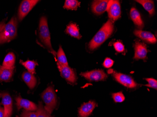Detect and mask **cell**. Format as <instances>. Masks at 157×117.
<instances>
[{
  "label": "cell",
  "mask_w": 157,
  "mask_h": 117,
  "mask_svg": "<svg viewBox=\"0 0 157 117\" xmlns=\"http://www.w3.org/2000/svg\"><path fill=\"white\" fill-rule=\"evenodd\" d=\"M66 32L71 36L78 39H80L82 37L79 31L78 26L76 24L70 23L69 24L66 29Z\"/></svg>",
  "instance_id": "20"
},
{
  "label": "cell",
  "mask_w": 157,
  "mask_h": 117,
  "mask_svg": "<svg viewBox=\"0 0 157 117\" xmlns=\"http://www.w3.org/2000/svg\"><path fill=\"white\" fill-rule=\"evenodd\" d=\"M22 78L30 89L34 88L36 84L37 80L33 74L26 71L23 74Z\"/></svg>",
  "instance_id": "18"
},
{
  "label": "cell",
  "mask_w": 157,
  "mask_h": 117,
  "mask_svg": "<svg viewBox=\"0 0 157 117\" xmlns=\"http://www.w3.org/2000/svg\"><path fill=\"white\" fill-rule=\"evenodd\" d=\"M138 3L143 6L144 9L148 11L150 16H152L155 13V6L154 2L150 0H137Z\"/></svg>",
  "instance_id": "19"
},
{
  "label": "cell",
  "mask_w": 157,
  "mask_h": 117,
  "mask_svg": "<svg viewBox=\"0 0 157 117\" xmlns=\"http://www.w3.org/2000/svg\"><path fill=\"white\" fill-rule=\"evenodd\" d=\"M114 47L117 52L122 53L125 50V47L121 42L117 41L113 44Z\"/></svg>",
  "instance_id": "28"
},
{
  "label": "cell",
  "mask_w": 157,
  "mask_h": 117,
  "mask_svg": "<svg viewBox=\"0 0 157 117\" xmlns=\"http://www.w3.org/2000/svg\"><path fill=\"white\" fill-rule=\"evenodd\" d=\"M15 67L8 68L0 66V82L10 81L13 76Z\"/></svg>",
  "instance_id": "16"
},
{
  "label": "cell",
  "mask_w": 157,
  "mask_h": 117,
  "mask_svg": "<svg viewBox=\"0 0 157 117\" xmlns=\"http://www.w3.org/2000/svg\"><path fill=\"white\" fill-rule=\"evenodd\" d=\"M114 31L113 21L108 20L97 32L89 43L88 47L90 51H93L101 46L113 34Z\"/></svg>",
  "instance_id": "1"
},
{
  "label": "cell",
  "mask_w": 157,
  "mask_h": 117,
  "mask_svg": "<svg viewBox=\"0 0 157 117\" xmlns=\"http://www.w3.org/2000/svg\"><path fill=\"white\" fill-rule=\"evenodd\" d=\"M5 25V21H2V22L0 23V32L2 30L3 27H4Z\"/></svg>",
  "instance_id": "32"
},
{
  "label": "cell",
  "mask_w": 157,
  "mask_h": 117,
  "mask_svg": "<svg viewBox=\"0 0 157 117\" xmlns=\"http://www.w3.org/2000/svg\"><path fill=\"white\" fill-rule=\"evenodd\" d=\"M4 109L1 106H0V117H4Z\"/></svg>",
  "instance_id": "31"
},
{
  "label": "cell",
  "mask_w": 157,
  "mask_h": 117,
  "mask_svg": "<svg viewBox=\"0 0 157 117\" xmlns=\"http://www.w3.org/2000/svg\"><path fill=\"white\" fill-rule=\"evenodd\" d=\"M20 63L27 69L28 72L33 75L35 72V67L38 65V64L34 60H28L26 61H22V60H20Z\"/></svg>",
  "instance_id": "22"
},
{
  "label": "cell",
  "mask_w": 157,
  "mask_h": 117,
  "mask_svg": "<svg viewBox=\"0 0 157 117\" xmlns=\"http://www.w3.org/2000/svg\"><path fill=\"white\" fill-rule=\"evenodd\" d=\"M106 11L110 20L112 21L118 20L121 16V7L119 1H109Z\"/></svg>",
  "instance_id": "6"
},
{
  "label": "cell",
  "mask_w": 157,
  "mask_h": 117,
  "mask_svg": "<svg viewBox=\"0 0 157 117\" xmlns=\"http://www.w3.org/2000/svg\"><path fill=\"white\" fill-rule=\"evenodd\" d=\"M114 61L109 58H106L104 60L103 63V66L106 68H109L113 66V65Z\"/></svg>",
  "instance_id": "30"
},
{
  "label": "cell",
  "mask_w": 157,
  "mask_h": 117,
  "mask_svg": "<svg viewBox=\"0 0 157 117\" xmlns=\"http://www.w3.org/2000/svg\"><path fill=\"white\" fill-rule=\"evenodd\" d=\"M135 56L134 59L136 60L145 59L147 57L148 53V49L146 45L144 43H142L139 40L135 41Z\"/></svg>",
  "instance_id": "11"
},
{
  "label": "cell",
  "mask_w": 157,
  "mask_h": 117,
  "mask_svg": "<svg viewBox=\"0 0 157 117\" xmlns=\"http://www.w3.org/2000/svg\"><path fill=\"white\" fill-rule=\"evenodd\" d=\"M81 75L89 81H105L107 78V75L104 70L96 69L89 72H84Z\"/></svg>",
  "instance_id": "8"
},
{
  "label": "cell",
  "mask_w": 157,
  "mask_h": 117,
  "mask_svg": "<svg viewBox=\"0 0 157 117\" xmlns=\"http://www.w3.org/2000/svg\"><path fill=\"white\" fill-rule=\"evenodd\" d=\"M21 117H37V112H34L28 111L25 110L23 111L20 115Z\"/></svg>",
  "instance_id": "29"
},
{
  "label": "cell",
  "mask_w": 157,
  "mask_h": 117,
  "mask_svg": "<svg viewBox=\"0 0 157 117\" xmlns=\"http://www.w3.org/2000/svg\"><path fill=\"white\" fill-rule=\"evenodd\" d=\"M145 80L148 82V84L145 85V86L157 90V81L156 79L153 78H146Z\"/></svg>",
  "instance_id": "27"
},
{
  "label": "cell",
  "mask_w": 157,
  "mask_h": 117,
  "mask_svg": "<svg viewBox=\"0 0 157 117\" xmlns=\"http://www.w3.org/2000/svg\"><path fill=\"white\" fill-rule=\"evenodd\" d=\"M16 57L14 53H9L6 55L3 60L2 66L8 68H13L15 67L14 65L15 63Z\"/></svg>",
  "instance_id": "21"
},
{
  "label": "cell",
  "mask_w": 157,
  "mask_h": 117,
  "mask_svg": "<svg viewBox=\"0 0 157 117\" xmlns=\"http://www.w3.org/2000/svg\"><path fill=\"white\" fill-rule=\"evenodd\" d=\"M41 97L45 104V109L51 114L56 105V96L52 86H49L41 94Z\"/></svg>",
  "instance_id": "4"
},
{
  "label": "cell",
  "mask_w": 157,
  "mask_h": 117,
  "mask_svg": "<svg viewBox=\"0 0 157 117\" xmlns=\"http://www.w3.org/2000/svg\"><path fill=\"white\" fill-rule=\"evenodd\" d=\"M2 98V104L4 106V117H10L12 113V99L10 94L7 92L0 93Z\"/></svg>",
  "instance_id": "10"
},
{
  "label": "cell",
  "mask_w": 157,
  "mask_h": 117,
  "mask_svg": "<svg viewBox=\"0 0 157 117\" xmlns=\"http://www.w3.org/2000/svg\"><path fill=\"white\" fill-rule=\"evenodd\" d=\"M56 55L57 56V60H58L57 62L58 63H59L61 65L68 66L67 57H66V54L63 52V49L62 48L61 46H60L58 52L56 53Z\"/></svg>",
  "instance_id": "23"
},
{
  "label": "cell",
  "mask_w": 157,
  "mask_h": 117,
  "mask_svg": "<svg viewBox=\"0 0 157 117\" xmlns=\"http://www.w3.org/2000/svg\"><path fill=\"white\" fill-rule=\"evenodd\" d=\"M134 34L139 38L151 44H155L157 42V39L155 36L149 31H144L141 30H136Z\"/></svg>",
  "instance_id": "15"
},
{
  "label": "cell",
  "mask_w": 157,
  "mask_h": 117,
  "mask_svg": "<svg viewBox=\"0 0 157 117\" xmlns=\"http://www.w3.org/2000/svg\"><path fill=\"white\" fill-rule=\"evenodd\" d=\"M80 2L77 0H67L65 2L63 8L70 10H76L80 6Z\"/></svg>",
  "instance_id": "24"
},
{
  "label": "cell",
  "mask_w": 157,
  "mask_h": 117,
  "mask_svg": "<svg viewBox=\"0 0 157 117\" xmlns=\"http://www.w3.org/2000/svg\"><path fill=\"white\" fill-rule=\"evenodd\" d=\"M17 19L16 17L11 18L9 22L5 24L0 32V44L10 42L17 35Z\"/></svg>",
  "instance_id": "2"
},
{
  "label": "cell",
  "mask_w": 157,
  "mask_h": 117,
  "mask_svg": "<svg viewBox=\"0 0 157 117\" xmlns=\"http://www.w3.org/2000/svg\"><path fill=\"white\" fill-rule=\"evenodd\" d=\"M130 16L133 22L137 27L142 29L144 26L143 21L141 18L140 13L135 8H132L130 10Z\"/></svg>",
  "instance_id": "17"
},
{
  "label": "cell",
  "mask_w": 157,
  "mask_h": 117,
  "mask_svg": "<svg viewBox=\"0 0 157 117\" xmlns=\"http://www.w3.org/2000/svg\"><path fill=\"white\" fill-rule=\"evenodd\" d=\"M37 117H52L47 112L41 102H40L36 110Z\"/></svg>",
  "instance_id": "25"
},
{
  "label": "cell",
  "mask_w": 157,
  "mask_h": 117,
  "mask_svg": "<svg viewBox=\"0 0 157 117\" xmlns=\"http://www.w3.org/2000/svg\"><path fill=\"white\" fill-rule=\"evenodd\" d=\"M39 30L40 40L46 48L55 56L56 53L53 49L51 44V36L48 25L47 19L45 16H42L40 18Z\"/></svg>",
  "instance_id": "3"
},
{
  "label": "cell",
  "mask_w": 157,
  "mask_h": 117,
  "mask_svg": "<svg viewBox=\"0 0 157 117\" xmlns=\"http://www.w3.org/2000/svg\"><path fill=\"white\" fill-rule=\"evenodd\" d=\"M57 65L61 76L65 78L68 82L72 84H75L77 80L75 70L70 68L68 66L61 65L58 62Z\"/></svg>",
  "instance_id": "7"
},
{
  "label": "cell",
  "mask_w": 157,
  "mask_h": 117,
  "mask_svg": "<svg viewBox=\"0 0 157 117\" xmlns=\"http://www.w3.org/2000/svg\"><path fill=\"white\" fill-rule=\"evenodd\" d=\"M112 74L116 81L128 88H136L138 85L133 78L129 75L118 73L114 71H113Z\"/></svg>",
  "instance_id": "5"
},
{
  "label": "cell",
  "mask_w": 157,
  "mask_h": 117,
  "mask_svg": "<svg viewBox=\"0 0 157 117\" xmlns=\"http://www.w3.org/2000/svg\"><path fill=\"white\" fill-rule=\"evenodd\" d=\"M113 99L116 103H121L125 100V97L122 92H117L112 94Z\"/></svg>",
  "instance_id": "26"
},
{
  "label": "cell",
  "mask_w": 157,
  "mask_h": 117,
  "mask_svg": "<svg viewBox=\"0 0 157 117\" xmlns=\"http://www.w3.org/2000/svg\"><path fill=\"white\" fill-rule=\"evenodd\" d=\"M109 1H94L92 3V11L94 14L99 15L106 11Z\"/></svg>",
  "instance_id": "14"
},
{
  "label": "cell",
  "mask_w": 157,
  "mask_h": 117,
  "mask_svg": "<svg viewBox=\"0 0 157 117\" xmlns=\"http://www.w3.org/2000/svg\"><path fill=\"white\" fill-rule=\"evenodd\" d=\"M38 2L37 0H25L22 2L18 9L19 20L20 21L22 20Z\"/></svg>",
  "instance_id": "9"
},
{
  "label": "cell",
  "mask_w": 157,
  "mask_h": 117,
  "mask_svg": "<svg viewBox=\"0 0 157 117\" xmlns=\"http://www.w3.org/2000/svg\"><path fill=\"white\" fill-rule=\"evenodd\" d=\"M97 105L96 102L93 101H90L87 103H84L78 109V116L80 117H89Z\"/></svg>",
  "instance_id": "13"
},
{
  "label": "cell",
  "mask_w": 157,
  "mask_h": 117,
  "mask_svg": "<svg viewBox=\"0 0 157 117\" xmlns=\"http://www.w3.org/2000/svg\"><path fill=\"white\" fill-rule=\"evenodd\" d=\"M16 105L17 110H19L21 108L28 111L34 112L37 110V106L31 101L27 99H24L20 96H18L16 98Z\"/></svg>",
  "instance_id": "12"
}]
</instances>
